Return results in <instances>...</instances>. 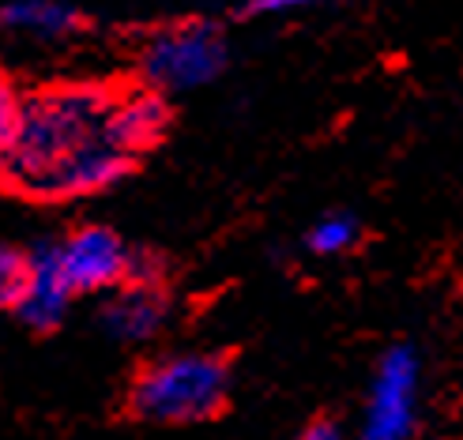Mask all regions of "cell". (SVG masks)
<instances>
[{
  "mask_svg": "<svg viewBox=\"0 0 463 440\" xmlns=\"http://www.w3.org/2000/svg\"><path fill=\"white\" fill-rule=\"evenodd\" d=\"M362 234V226L354 215H343V211H332V215H320L309 229H306V248L313 257H343L346 248H354Z\"/></svg>",
  "mask_w": 463,
  "mask_h": 440,
  "instance_id": "11",
  "label": "cell"
},
{
  "mask_svg": "<svg viewBox=\"0 0 463 440\" xmlns=\"http://www.w3.org/2000/svg\"><path fill=\"white\" fill-rule=\"evenodd\" d=\"M109 102L113 98L99 87H53L23 98L0 173L15 189L34 196V189L61 162L106 140Z\"/></svg>",
  "mask_w": 463,
  "mask_h": 440,
  "instance_id": "1",
  "label": "cell"
},
{
  "mask_svg": "<svg viewBox=\"0 0 463 440\" xmlns=\"http://www.w3.org/2000/svg\"><path fill=\"white\" fill-rule=\"evenodd\" d=\"M128 170H132V154L118 151L109 140H99L87 151L61 162V166L34 189V196H45V200L99 196V192L113 189V184H121L128 177Z\"/></svg>",
  "mask_w": 463,
  "mask_h": 440,
  "instance_id": "7",
  "label": "cell"
},
{
  "mask_svg": "<svg viewBox=\"0 0 463 440\" xmlns=\"http://www.w3.org/2000/svg\"><path fill=\"white\" fill-rule=\"evenodd\" d=\"M230 399V365L207 351H177L147 361L128 388V407L151 426L207 422Z\"/></svg>",
  "mask_w": 463,
  "mask_h": 440,
  "instance_id": "2",
  "label": "cell"
},
{
  "mask_svg": "<svg viewBox=\"0 0 463 440\" xmlns=\"http://www.w3.org/2000/svg\"><path fill=\"white\" fill-rule=\"evenodd\" d=\"M328 0H245L241 15H294V12H309Z\"/></svg>",
  "mask_w": 463,
  "mask_h": 440,
  "instance_id": "14",
  "label": "cell"
},
{
  "mask_svg": "<svg viewBox=\"0 0 463 440\" xmlns=\"http://www.w3.org/2000/svg\"><path fill=\"white\" fill-rule=\"evenodd\" d=\"M87 27V15L72 0H0V31L34 38V42H64Z\"/></svg>",
  "mask_w": 463,
  "mask_h": 440,
  "instance_id": "10",
  "label": "cell"
},
{
  "mask_svg": "<svg viewBox=\"0 0 463 440\" xmlns=\"http://www.w3.org/2000/svg\"><path fill=\"white\" fill-rule=\"evenodd\" d=\"M136 252L109 226H80L57 241V260L72 294H109L128 283Z\"/></svg>",
  "mask_w": 463,
  "mask_h": 440,
  "instance_id": "5",
  "label": "cell"
},
{
  "mask_svg": "<svg viewBox=\"0 0 463 440\" xmlns=\"http://www.w3.org/2000/svg\"><path fill=\"white\" fill-rule=\"evenodd\" d=\"M170 305L162 290L155 283H121L118 290H109V297L99 309V328L113 339V342H147L166 328Z\"/></svg>",
  "mask_w": 463,
  "mask_h": 440,
  "instance_id": "8",
  "label": "cell"
},
{
  "mask_svg": "<svg viewBox=\"0 0 463 440\" xmlns=\"http://www.w3.org/2000/svg\"><path fill=\"white\" fill-rule=\"evenodd\" d=\"M422 422V354L414 342H392L365 388L358 440H414Z\"/></svg>",
  "mask_w": 463,
  "mask_h": 440,
  "instance_id": "3",
  "label": "cell"
},
{
  "mask_svg": "<svg viewBox=\"0 0 463 440\" xmlns=\"http://www.w3.org/2000/svg\"><path fill=\"white\" fill-rule=\"evenodd\" d=\"M72 297L76 294L57 260V241H38L34 248H27V283H23V294L12 313L31 332H53L72 309Z\"/></svg>",
  "mask_w": 463,
  "mask_h": 440,
  "instance_id": "6",
  "label": "cell"
},
{
  "mask_svg": "<svg viewBox=\"0 0 463 440\" xmlns=\"http://www.w3.org/2000/svg\"><path fill=\"white\" fill-rule=\"evenodd\" d=\"M170 125L166 102L158 90H132L125 98H113L106 113V140L125 151V154H140L162 140V132Z\"/></svg>",
  "mask_w": 463,
  "mask_h": 440,
  "instance_id": "9",
  "label": "cell"
},
{
  "mask_svg": "<svg viewBox=\"0 0 463 440\" xmlns=\"http://www.w3.org/2000/svg\"><path fill=\"white\" fill-rule=\"evenodd\" d=\"M226 61L230 45L219 23H181V27H170L151 38L144 53V76L155 90L184 95V90L215 83L226 72Z\"/></svg>",
  "mask_w": 463,
  "mask_h": 440,
  "instance_id": "4",
  "label": "cell"
},
{
  "mask_svg": "<svg viewBox=\"0 0 463 440\" xmlns=\"http://www.w3.org/2000/svg\"><path fill=\"white\" fill-rule=\"evenodd\" d=\"M27 283V248L0 241V309H15Z\"/></svg>",
  "mask_w": 463,
  "mask_h": 440,
  "instance_id": "12",
  "label": "cell"
},
{
  "mask_svg": "<svg viewBox=\"0 0 463 440\" xmlns=\"http://www.w3.org/2000/svg\"><path fill=\"white\" fill-rule=\"evenodd\" d=\"M19 95L12 90V83L0 76V166H5V147L12 140V128H15V117H19Z\"/></svg>",
  "mask_w": 463,
  "mask_h": 440,
  "instance_id": "13",
  "label": "cell"
},
{
  "mask_svg": "<svg viewBox=\"0 0 463 440\" xmlns=\"http://www.w3.org/2000/svg\"><path fill=\"white\" fill-rule=\"evenodd\" d=\"M298 440H351V436L343 433V426H335V422H328V418H320V422L306 426Z\"/></svg>",
  "mask_w": 463,
  "mask_h": 440,
  "instance_id": "15",
  "label": "cell"
}]
</instances>
